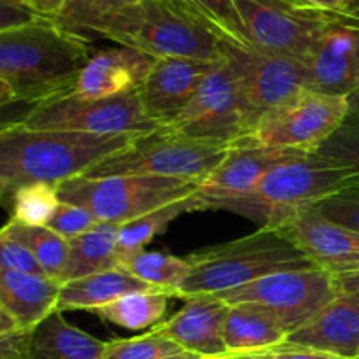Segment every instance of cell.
Masks as SVG:
<instances>
[{
	"label": "cell",
	"mask_w": 359,
	"mask_h": 359,
	"mask_svg": "<svg viewBox=\"0 0 359 359\" xmlns=\"http://www.w3.org/2000/svg\"><path fill=\"white\" fill-rule=\"evenodd\" d=\"M184 349L172 342L161 333L149 330L147 333L133 339H118L105 344L102 359H165Z\"/></svg>",
	"instance_id": "4dcf8cb0"
},
{
	"label": "cell",
	"mask_w": 359,
	"mask_h": 359,
	"mask_svg": "<svg viewBox=\"0 0 359 359\" xmlns=\"http://www.w3.org/2000/svg\"><path fill=\"white\" fill-rule=\"evenodd\" d=\"M217 63L182 56L154 58L139 88V98L146 114L160 126L172 121L195 97Z\"/></svg>",
	"instance_id": "5bb4252c"
},
{
	"label": "cell",
	"mask_w": 359,
	"mask_h": 359,
	"mask_svg": "<svg viewBox=\"0 0 359 359\" xmlns=\"http://www.w3.org/2000/svg\"><path fill=\"white\" fill-rule=\"evenodd\" d=\"M35 20H39L37 14L32 13L21 0H0V32L34 23Z\"/></svg>",
	"instance_id": "74e56055"
},
{
	"label": "cell",
	"mask_w": 359,
	"mask_h": 359,
	"mask_svg": "<svg viewBox=\"0 0 359 359\" xmlns=\"http://www.w3.org/2000/svg\"><path fill=\"white\" fill-rule=\"evenodd\" d=\"M203 359H233L230 356H214V358H203Z\"/></svg>",
	"instance_id": "f907efd6"
},
{
	"label": "cell",
	"mask_w": 359,
	"mask_h": 359,
	"mask_svg": "<svg viewBox=\"0 0 359 359\" xmlns=\"http://www.w3.org/2000/svg\"><path fill=\"white\" fill-rule=\"evenodd\" d=\"M356 181L349 168L307 153L277 165L244 196L214 202L209 209L248 217L258 230H283L302 212Z\"/></svg>",
	"instance_id": "3957f363"
},
{
	"label": "cell",
	"mask_w": 359,
	"mask_h": 359,
	"mask_svg": "<svg viewBox=\"0 0 359 359\" xmlns=\"http://www.w3.org/2000/svg\"><path fill=\"white\" fill-rule=\"evenodd\" d=\"M287 332L277 318L265 309L251 304L228 307L223 326L226 356L241 358L286 342Z\"/></svg>",
	"instance_id": "7402d4cb"
},
{
	"label": "cell",
	"mask_w": 359,
	"mask_h": 359,
	"mask_svg": "<svg viewBox=\"0 0 359 359\" xmlns=\"http://www.w3.org/2000/svg\"><path fill=\"white\" fill-rule=\"evenodd\" d=\"M354 34H356V46H358V56H359V30H354Z\"/></svg>",
	"instance_id": "681fc988"
},
{
	"label": "cell",
	"mask_w": 359,
	"mask_h": 359,
	"mask_svg": "<svg viewBox=\"0 0 359 359\" xmlns=\"http://www.w3.org/2000/svg\"><path fill=\"white\" fill-rule=\"evenodd\" d=\"M0 269L13 272L46 276L30 251L20 242L0 235Z\"/></svg>",
	"instance_id": "d590c367"
},
{
	"label": "cell",
	"mask_w": 359,
	"mask_h": 359,
	"mask_svg": "<svg viewBox=\"0 0 359 359\" xmlns=\"http://www.w3.org/2000/svg\"><path fill=\"white\" fill-rule=\"evenodd\" d=\"M90 56L88 39L55 20L0 32V79L18 100L44 102L72 91Z\"/></svg>",
	"instance_id": "7a4b0ae2"
},
{
	"label": "cell",
	"mask_w": 359,
	"mask_h": 359,
	"mask_svg": "<svg viewBox=\"0 0 359 359\" xmlns=\"http://www.w3.org/2000/svg\"><path fill=\"white\" fill-rule=\"evenodd\" d=\"M168 2H172V4H174V6L179 7V2H181V0H168Z\"/></svg>",
	"instance_id": "816d5d0a"
},
{
	"label": "cell",
	"mask_w": 359,
	"mask_h": 359,
	"mask_svg": "<svg viewBox=\"0 0 359 359\" xmlns=\"http://www.w3.org/2000/svg\"><path fill=\"white\" fill-rule=\"evenodd\" d=\"M249 359H344L333 354L323 353V351L311 349V347L297 346V344L284 342L280 346L270 347V349L259 351V353L249 354V356H241Z\"/></svg>",
	"instance_id": "8d00e7d4"
},
{
	"label": "cell",
	"mask_w": 359,
	"mask_h": 359,
	"mask_svg": "<svg viewBox=\"0 0 359 359\" xmlns=\"http://www.w3.org/2000/svg\"><path fill=\"white\" fill-rule=\"evenodd\" d=\"M41 102H30V100H16L13 104L0 105V130L7 128L13 125H21L28 119L37 105Z\"/></svg>",
	"instance_id": "ab89813d"
},
{
	"label": "cell",
	"mask_w": 359,
	"mask_h": 359,
	"mask_svg": "<svg viewBox=\"0 0 359 359\" xmlns=\"http://www.w3.org/2000/svg\"><path fill=\"white\" fill-rule=\"evenodd\" d=\"M135 2L139 0H70L65 11L55 21L67 30L84 35L102 18Z\"/></svg>",
	"instance_id": "d6a6232c"
},
{
	"label": "cell",
	"mask_w": 359,
	"mask_h": 359,
	"mask_svg": "<svg viewBox=\"0 0 359 359\" xmlns=\"http://www.w3.org/2000/svg\"><path fill=\"white\" fill-rule=\"evenodd\" d=\"M249 42L262 51L307 62L335 14L307 9L294 0H235Z\"/></svg>",
	"instance_id": "30bf717a"
},
{
	"label": "cell",
	"mask_w": 359,
	"mask_h": 359,
	"mask_svg": "<svg viewBox=\"0 0 359 359\" xmlns=\"http://www.w3.org/2000/svg\"><path fill=\"white\" fill-rule=\"evenodd\" d=\"M118 231V224L98 223L86 233L69 241L62 284L119 266Z\"/></svg>",
	"instance_id": "d4e9b609"
},
{
	"label": "cell",
	"mask_w": 359,
	"mask_h": 359,
	"mask_svg": "<svg viewBox=\"0 0 359 359\" xmlns=\"http://www.w3.org/2000/svg\"><path fill=\"white\" fill-rule=\"evenodd\" d=\"M119 266L128 270L142 283L163 290L175 297L179 287L189 273L188 258L168 255L160 251H139L119 259Z\"/></svg>",
	"instance_id": "f1b7e54d"
},
{
	"label": "cell",
	"mask_w": 359,
	"mask_h": 359,
	"mask_svg": "<svg viewBox=\"0 0 359 359\" xmlns=\"http://www.w3.org/2000/svg\"><path fill=\"white\" fill-rule=\"evenodd\" d=\"M233 359H249V358H233Z\"/></svg>",
	"instance_id": "f5cc1de1"
},
{
	"label": "cell",
	"mask_w": 359,
	"mask_h": 359,
	"mask_svg": "<svg viewBox=\"0 0 359 359\" xmlns=\"http://www.w3.org/2000/svg\"><path fill=\"white\" fill-rule=\"evenodd\" d=\"M32 13L46 20H56L65 11L70 0H21Z\"/></svg>",
	"instance_id": "60d3db41"
},
{
	"label": "cell",
	"mask_w": 359,
	"mask_h": 359,
	"mask_svg": "<svg viewBox=\"0 0 359 359\" xmlns=\"http://www.w3.org/2000/svg\"><path fill=\"white\" fill-rule=\"evenodd\" d=\"M18 330H20L18 323L14 321V319L11 318V316L7 314V312L4 311L2 307H0V335H6V333L18 332Z\"/></svg>",
	"instance_id": "f6af8a7d"
},
{
	"label": "cell",
	"mask_w": 359,
	"mask_h": 359,
	"mask_svg": "<svg viewBox=\"0 0 359 359\" xmlns=\"http://www.w3.org/2000/svg\"><path fill=\"white\" fill-rule=\"evenodd\" d=\"M349 112V98L305 90L263 116L245 139L265 147L316 153Z\"/></svg>",
	"instance_id": "8fae6325"
},
{
	"label": "cell",
	"mask_w": 359,
	"mask_h": 359,
	"mask_svg": "<svg viewBox=\"0 0 359 359\" xmlns=\"http://www.w3.org/2000/svg\"><path fill=\"white\" fill-rule=\"evenodd\" d=\"M170 297L172 294L163 290L133 291L104 307L95 309L93 314L104 321L133 332L144 328L151 330L163 321Z\"/></svg>",
	"instance_id": "4316f807"
},
{
	"label": "cell",
	"mask_w": 359,
	"mask_h": 359,
	"mask_svg": "<svg viewBox=\"0 0 359 359\" xmlns=\"http://www.w3.org/2000/svg\"><path fill=\"white\" fill-rule=\"evenodd\" d=\"M228 307L226 302L214 294L186 298L181 311L151 330L165 335L188 353L202 358L226 356L223 326Z\"/></svg>",
	"instance_id": "e0dca14e"
},
{
	"label": "cell",
	"mask_w": 359,
	"mask_h": 359,
	"mask_svg": "<svg viewBox=\"0 0 359 359\" xmlns=\"http://www.w3.org/2000/svg\"><path fill=\"white\" fill-rule=\"evenodd\" d=\"M88 34L109 39L151 58L224 60L223 42L168 0H139L102 18Z\"/></svg>",
	"instance_id": "5b68a950"
},
{
	"label": "cell",
	"mask_w": 359,
	"mask_h": 359,
	"mask_svg": "<svg viewBox=\"0 0 359 359\" xmlns=\"http://www.w3.org/2000/svg\"><path fill=\"white\" fill-rule=\"evenodd\" d=\"M30 346V332H18L0 335V359H27Z\"/></svg>",
	"instance_id": "f35d334b"
},
{
	"label": "cell",
	"mask_w": 359,
	"mask_h": 359,
	"mask_svg": "<svg viewBox=\"0 0 359 359\" xmlns=\"http://www.w3.org/2000/svg\"><path fill=\"white\" fill-rule=\"evenodd\" d=\"M340 25L353 30H359V0H346L340 14H335Z\"/></svg>",
	"instance_id": "7bdbcfd3"
},
{
	"label": "cell",
	"mask_w": 359,
	"mask_h": 359,
	"mask_svg": "<svg viewBox=\"0 0 359 359\" xmlns=\"http://www.w3.org/2000/svg\"><path fill=\"white\" fill-rule=\"evenodd\" d=\"M193 210H205V205H203L198 193L177 200V202L168 203V205L160 207L156 210H151V212L144 214V216L137 217L130 223L121 224L118 231L119 259L144 251V248L149 242H153L154 237H158V235L167 230L168 224L174 223L182 214L193 212Z\"/></svg>",
	"instance_id": "484cf974"
},
{
	"label": "cell",
	"mask_w": 359,
	"mask_h": 359,
	"mask_svg": "<svg viewBox=\"0 0 359 359\" xmlns=\"http://www.w3.org/2000/svg\"><path fill=\"white\" fill-rule=\"evenodd\" d=\"M16 100H18V97H16V93H14L13 88L0 79V105L13 104V102H16Z\"/></svg>",
	"instance_id": "bcb514c9"
},
{
	"label": "cell",
	"mask_w": 359,
	"mask_h": 359,
	"mask_svg": "<svg viewBox=\"0 0 359 359\" xmlns=\"http://www.w3.org/2000/svg\"><path fill=\"white\" fill-rule=\"evenodd\" d=\"M60 290L62 284L48 276L0 269V307L25 332H32L56 311Z\"/></svg>",
	"instance_id": "44dd1931"
},
{
	"label": "cell",
	"mask_w": 359,
	"mask_h": 359,
	"mask_svg": "<svg viewBox=\"0 0 359 359\" xmlns=\"http://www.w3.org/2000/svg\"><path fill=\"white\" fill-rule=\"evenodd\" d=\"M165 359H203V358L198 356V354H193V353H188V351H182V353L174 354V356L165 358Z\"/></svg>",
	"instance_id": "7dc6e473"
},
{
	"label": "cell",
	"mask_w": 359,
	"mask_h": 359,
	"mask_svg": "<svg viewBox=\"0 0 359 359\" xmlns=\"http://www.w3.org/2000/svg\"><path fill=\"white\" fill-rule=\"evenodd\" d=\"M163 126L193 139L228 144L249 135L241 86L226 58L210 70L189 104Z\"/></svg>",
	"instance_id": "4fadbf2b"
},
{
	"label": "cell",
	"mask_w": 359,
	"mask_h": 359,
	"mask_svg": "<svg viewBox=\"0 0 359 359\" xmlns=\"http://www.w3.org/2000/svg\"><path fill=\"white\" fill-rule=\"evenodd\" d=\"M309 90L349 98L359 90V56L353 28L333 23L305 62Z\"/></svg>",
	"instance_id": "ac0fdd59"
},
{
	"label": "cell",
	"mask_w": 359,
	"mask_h": 359,
	"mask_svg": "<svg viewBox=\"0 0 359 359\" xmlns=\"http://www.w3.org/2000/svg\"><path fill=\"white\" fill-rule=\"evenodd\" d=\"M335 297L333 276L318 266L283 270L219 294L228 305L251 304L265 309L276 316L287 335L311 321Z\"/></svg>",
	"instance_id": "9c48e42d"
},
{
	"label": "cell",
	"mask_w": 359,
	"mask_h": 359,
	"mask_svg": "<svg viewBox=\"0 0 359 359\" xmlns=\"http://www.w3.org/2000/svg\"><path fill=\"white\" fill-rule=\"evenodd\" d=\"M60 202L76 203L90 210L98 223H130L144 214L198 193L200 182L156 175L76 177L62 182Z\"/></svg>",
	"instance_id": "52a82bcc"
},
{
	"label": "cell",
	"mask_w": 359,
	"mask_h": 359,
	"mask_svg": "<svg viewBox=\"0 0 359 359\" xmlns=\"http://www.w3.org/2000/svg\"><path fill=\"white\" fill-rule=\"evenodd\" d=\"M188 262L189 273L175 294L184 300L198 294L219 297L276 272L314 266L283 230H256L189 255Z\"/></svg>",
	"instance_id": "277c9868"
},
{
	"label": "cell",
	"mask_w": 359,
	"mask_h": 359,
	"mask_svg": "<svg viewBox=\"0 0 359 359\" xmlns=\"http://www.w3.org/2000/svg\"><path fill=\"white\" fill-rule=\"evenodd\" d=\"M349 107L353 112H359V90L349 97Z\"/></svg>",
	"instance_id": "c3c4849f"
},
{
	"label": "cell",
	"mask_w": 359,
	"mask_h": 359,
	"mask_svg": "<svg viewBox=\"0 0 359 359\" xmlns=\"http://www.w3.org/2000/svg\"><path fill=\"white\" fill-rule=\"evenodd\" d=\"M312 209L325 219L359 235V181L332 193Z\"/></svg>",
	"instance_id": "836d02e7"
},
{
	"label": "cell",
	"mask_w": 359,
	"mask_h": 359,
	"mask_svg": "<svg viewBox=\"0 0 359 359\" xmlns=\"http://www.w3.org/2000/svg\"><path fill=\"white\" fill-rule=\"evenodd\" d=\"M316 154L353 170L359 181V112L351 111L340 128L319 146Z\"/></svg>",
	"instance_id": "1f68e13d"
},
{
	"label": "cell",
	"mask_w": 359,
	"mask_h": 359,
	"mask_svg": "<svg viewBox=\"0 0 359 359\" xmlns=\"http://www.w3.org/2000/svg\"><path fill=\"white\" fill-rule=\"evenodd\" d=\"M156 287L142 283L123 266L104 270L83 279L62 284L56 312L90 311L100 309L133 291H149Z\"/></svg>",
	"instance_id": "603a6c76"
},
{
	"label": "cell",
	"mask_w": 359,
	"mask_h": 359,
	"mask_svg": "<svg viewBox=\"0 0 359 359\" xmlns=\"http://www.w3.org/2000/svg\"><path fill=\"white\" fill-rule=\"evenodd\" d=\"M105 344L53 312L30 332L27 359H102Z\"/></svg>",
	"instance_id": "cb8c5ba5"
},
{
	"label": "cell",
	"mask_w": 359,
	"mask_h": 359,
	"mask_svg": "<svg viewBox=\"0 0 359 359\" xmlns=\"http://www.w3.org/2000/svg\"><path fill=\"white\" fill-rule=\"evenodd\" d=\"M97 224V217L88 209L76 205V203L60 202L55 216L48 223V228L58 233L60 237L65 238V241H72V238L90 231Z\"/></svg>",
	"instance_id": "e575fe53"
},
{
	"label": "cell",
	"mask_w": 359,
	"mask_h": 359,
	"mask_svg": "<svg viewBox=\"0 0 359 359\" xmlns=\"http://www.w3.org/2000/svg\"><path fill=\"white\" fill-rule=\"evenodd\" d=\"M333 283H335L337 294H347L359 300V270L333 276Z\"/></svg>",
	"instance_id": "b9f144b4"
},
{
	"label": "cell",
	"mask_w": 359,
	"mask_h": 359,
	"mask_svg": "<svg viewBox=\"0 0 359 359\" xmlns=\"http://www.w3.org/2000/svg\"><path fill=\"white\" fill-rule=\"evenodd\" d=\"M223 49L241 86L249 135L263 116L309 90V69L302 60L262 51L255 46L223 44Z\"/></svg>",
	"instance_id": "7c38bea8"
},
{
	"label": "cell",
	"mask_w": 359,
	"mask_h": 359,
	"mask_svg": "<svg viewBox=\"0 0 359 359\" xmlns=\"http://www.w3.org/2000/svg\"><path fill=\"white\" fill-rule=\"evenodd\" d=\"M25 125L37 130H65L95 135H142L161 128L146 114L139 90L105 98L69 93L41 102Z\"/></svg>",
	"instance_id": "ba28073f"
},
{
	"label": "cell",
	"mask_w": 359,
	"mask_h": 359,
	"mask_svg": "<svg viewBox=\"0 0 359 359\" xmlns=\"http://www.w3.org/2000/svg\"><path fill=\"white\" fill-rule=\"evenodd\" d=\"M283 231L318 269L332 276L359 270V235L325 219L314 209L294 217Z\"/></svg>",
	"instance_id": "2e32d148"
},
{
	"label": "cell",
	"mask_w": 359,
	"mask_h": 359,
	"mask_svg": "<svg viewBox=\"0 0 359 359\" xmlns=\"http://www.w3.org/2000/svg\"><path fill=\"white\" fill-rule=\"evenodd\" d=\"M60 205L58 188L48 182L23 186L14 193L9 205V221L25 226H48Z\"/></svg>",
	"instance_id": "f546056e"
},
{
	"label": "cell",
	"mask_w": 359,
	"mask_h": 359,
	"mask_svg": "<svg viewBox=\"0 0 359 359\" xmlns=\"http://www.w3.org/2000/svg\"><path fill=\"white\" fill-rule=\"evenodd\" d=\"M356 359H359V358H356Z\"/></svg>",
	"instance_id": "db71d44e"
},
{
	"label": "cell",
	"mask_w": 359,
	"mask_h": 359,
	"mask_svg": "<svg viewBox=\"0 0 359 359\" xmlns=\"http://www.w3.org/2000/svg\"><path fill=\"white\" fill-rule=\"evenodd\" d=\"M286 342L344 359L359 356V300L337 294L321 312L287 335Z\"/></svg>",
	"instance_id": "ffe728a7"
},
{
	"label": "cell",
	"mask_w": 359,
	"mask_h": 359,
	"mask_svg": "<svg viewBox=\"0 0 359 359\" xmlns=\"http://www.w3.org/2000/svg\"><path fill=\"white\" fill-rule=\"evenodd\" d=\"M231 144L182 135L161 126L133 137L132 142L91 167L83 177L156 175L202 182L224 160Z\"/></svg>",
	"instance_id": "8992f818"
},
{
	"label": "cell",
	"mask_w": 359,
	"mask_h": 359,
	"mask_svg": "<svg viewBox=\"0 0 359 359\" xmlns=\"http://www.w3.org/2000/svg\"><path fill=\"white\" fill-rule=\"evenodd\" d=\"M0 235L23 244L37 259L46 276L62 284L69 258V241L48 226H25L14 221H7L6 226L0 228Z\"/></svg>",
	"instance_id": "83f0119b"
},
{
	"label": "cell",
	"mask_w": 359,
	"mask_h": 359,
	"mask_svg": "<svg viewBox=\"0 0 359 359\" xmlns=\"http://www.w3.org/2000/svg\"><path fill=\"white\" fill-rule=\"evenodd\" d=\"M154 58L118 46L93 53L81 69L70 93L86 98H105L137 91Z\"/></svg>",
	"instance_id": "d6986e66"
},
{
	"label": "cell",
	"mask_w": 359,
	"mask_h": 359,
	"mask_svg": "<svg viewBox=\"0 0 359 359\" xmlns=\"http://www.w3.org/2000/svg\"><path fill=\"white\" fill-rule=\"evenodd\" d=\"M358 358H359V356H358Z\"/></svg>",
	"instance_id": "11a10c76"
},
{
	"label": "cell",
	"mask_w": 359,
	"mask_h": 359,
	"mask_svg": "<svg viewBox=\"0 0 359 359\" xmlns=\"http://www.w3.org/2000/svg\"><path fill=\"white\" fill-rule=\"evenodd\" d=\"M300 6L307 7V9L319 11V13L326 14H340L344 9L346 0H294Z\"/></svg>",
	"instance_id": "ee69618b"
},
{
	"label": "cell",
	"mask_w": 359,
	"mask_h": 359,
	"mask_svg": "<svg viewBox=\"0 0 359 359\" xmlns=\"http://www.w3.org/2000/svg\"><path fill=\"white\" fill-rule=\"evenodd\" d=\"M302 154L307 153L265 147L248 139L237 140L231 144L230 151L216 170L200 182L198 196L205 209L214 202L244 196L272 168Z\"/></svg>",
	"instance_id": "9a60e30c"
},
{
	"label": "cell",
	"mask_w": 359,
	"mask_h": 359,
	"mask_svg": "<svg viewBox=\"0 0 359 359\" xmlns=\"http://www.w3.org/2000/svg\"><path fill=\"white\" fill-rule=\"evenodd\" d=\"M137 135H95L37 130L25 123L0 130V205L9 209L14 193L35 182L60 186L118 153Z\"/></svg>",
	"instance_id": "6da1fadb"
}]
</instances>
